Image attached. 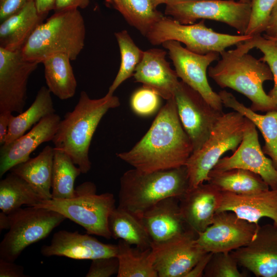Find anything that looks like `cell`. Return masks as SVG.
Segmentation results:
<instances>
[{
	"label": "cell",
	"instance_id": "1",
	"mask_svg": "<svg viewBox=\"0 0 277 277\" xmlns=\"http://www.w3.org/2000/svg\"><path fill=\"white\" fill-rule=\"evenodd\" d=\"M193 151L174 97L167 101L141 140L131 149L117 156L134 168L148 172L185 166Z\"/></svg>",
	"mask_w": 277,
	"mask_h": 277
},
{
	"label": "cell",
	"instance_id": "2",
	"mask_svg": "<svg viewBox=\"0 0 277 277\" xmlns=\"http://www.w3.org/2000/svg\"><path fill=\"white\" fill-rule=\"evenodd\" d=\"M120 105L119 98L108 93L98 99L91 98L85 91L80 93L72 111L61 120L52 140L54 147L64 151L87 173L91 168L89 152L96 129L106 113Z\"/></svg>",
	"mask_w": 277,
	"mask_h": 277
},
{
	"label": "cell",
	"instance_id": "3",
	"mask_svg": "<svg viewBox=\"0 0 277 277\" xmlns=\"http://www.w3.org/2000/svg\"><path fill=\"white\" fill-rule=\"evenodd\" d=\"M221 59L208 69V76L222 88H231L247 97L254 112L277 110V104L264 91L263 84L273 80L267 64L236 47L220 53Z\"/></svg>",
	"mask_w": 277,
	"mask_h": 277
},
{
	"label": "cell",
	"instance_id": "4",
	"mask_svg": "<svg viewBox=\"0 0 277 277\" xmlns=\"http://www.w3.org/2000/svg\"><path fill=\"white\" fill-rule=\"evenodd\" d=\"M189 188L185 166L148 172L133 168L120 178L118 206L140 216L165 198L180 199Z\"/></svg>",
	"mask_w": 277,
	"mask_h": 277
},
{
	"label": "cell",
	"instance_id": "5",
	"mask_svg": "<svg viewBox=\"0 0 277 277\" xmlns=\"http://www.w3.org/2000/svg\"><path fill=\"white\" fill-rule=\"evenodd\" d=\"M86 26L78 9L54 12L35 29L21 53L26 60L42 63L58 53L76 59L85 46Z\"/></svg>",
	"mask_w": 277,
	"mask_h": 277
},
{
	"label": "cell",
	"instance_id": "6",
	"mask_svg": "<svg viewBox=\"0 0 277 277\" xmlns=\"http://www.w3.org/2000/svg\"><path fill=\"white\" fill-rule=\"evenodd\" d=\"M96 191L93 182H85L75 188L73 198L43 200L35 207L59 212L83 227L87 233L110 239L108 219L116 207L115 199L111 193L98 194Z\"/></svg>",
	"mask_w": 277,
	"mask_h": 277
},
{
	"label": "cell",
	"instance_id": "7",
	"mask_svg": "<svg viewBox=\"0 0 277 277\" xmlns=\"http://www.w3.org/2000/svg\"><path fill=\"white\" fill-rule=\"evenodd\" d=\"M247 117L234 111L223 113L218 119L202 147L193 151L186 167L189 188L209 180L208 174L227 151L234 152L241 144Z\"/></svg>",
	"mask_w": 277,
	"mask_h": 277
},
{
	"label": "cell",
	"instance_id": "8",
	"mask_svg": "<svg viewBox=\"0 0 277 277\" xmlns=\"http://www.w3.org/2000/svg\"><path fill=\"white\" fill-rule=\"evenodd\" d=\"M153 45L167 41L184 44L188 50L200 54L218 52L232 46H237L252 37L246 35L219 33L207 27L205 20L197 23L182 24L170 17L164 16L145 36Z\"/></svg>",
	"mask_w": 277,
	"mask_h": 277
},
{
	"label": "cell",
	"instance_id": "9",
	"mask_svg": "<svg viewBox=\"0 0 277 277\" xmlns=\"http://www.w3.org/2000/svg\"><path fill=\"white\" fill-rule=\"evenodd\" d=\"M10 227L0 244V259L14 262L24 249L46 238L66 217L56 211L29 206L9 214Z\"/></svg>",
	"mask_w": 277,
	"mask_h": 277
},
{
	"label": "cell",
	"instance_id": "10",
	"mask_svg": "<svg viewBox=\"0 0 277 277\" xmlns=\"http://www.w3.org/2000/svg\"><path fill=\"white\" fill-rule=\"evenodd\" d=\"M165 14L182 24L198 19L226 24L244 35L248 28L251 4L233 0L170 1L165 4Z\"/></svg>",
	"mask_w": 277,
	"mask_h": 277
},
{
	"label": "cell",
	"instance_id": "11",
	"mask_svg": "<svg viewBox=\"0 0 277 277\" xmlns=\"http://www.w3.org/2000/svg\"><path fill=\"white\" fill-rule=\"evenodd\" d=\"M174 99L181 122L193 151H196L207 140L224 112L212 107L200 93L182 81L175 90Z\"/></svg>",
	"mask_w": 277,
	"mask_h": 277
},
{
	"label": "cell",
	"instance_id": "12",
	"mask_svg": "<svg viewBox=\"0 0 277 277\" xmlns=\"http://www.w3.org/2000/svg\"><path fill=\"white\" fill-rule=\"evenodd\" d=\"M162 45L168 50L178 77L200 93L212 107L223 111L221 99L212 90L207 78L209 66L219 60L220 53L197 54L183 47L181 43L172 40L166 41Z\"/></svg>",
	"mask_w": 277,
	"mask_h": 277
},
{
	"label": "cell",
	"instance_id": "13",
	"mask_svg": "<svg viewBox=\"0 0 277 277\" xmlns=\"http://www.w3.org/2000/svg\"><path fill=\"white\" fill-rule=\"evenodd\" d=\"M38 65L24 59L21 50L0 48V113L24 111L28 80Z\"/></svg>",
	"mask_w": 277,
	"mask_h": 277
},
{
	"label": "cell",
	"instance_id": "14",
	"mask_svg": "<svg viewBox=\"0 0 277 277\" xmlns=\"http://www.w3.org/2000/svg\"><path fill=\"white\" fill-rule=\"evenodd\" d=\"M259 225L239 217L231 211H219L212 223L197 235V245L206 252H230L254 238Z\"/></svg>",
	"mask_w": 277,
	"mask_h": 277
},
{
	"label": "cell",
	"instance_id": "15",
	"mask_svg": "<svg viewBox=\"0 0 277 277\" xmlns=\"http://www.w3.org/2000/svg\"><path fill=\"white\" fill-rule=\"evenodd\" d=\"M197 235L188 229L167 241L152 243L158 277H185L206 253L196 244Z\"/></svg>",
	"mask_w": 277,
	"mask_h": 277
},
{
	"label": "cell",
	"instance_id": "16",
	"mask_svg": "<svg viewBox=\"0 0 277 277\" xmlns=\"http://www.w3.org/2000/svg\"><path fill=\"white\" fill-rule=\"evenodd\" d=\"M246 169L260 175L272 189H277V169L260 145L255 125L248 118L242 141L232 155L221 158L213 168Z\"/></svg>",
	"mask_w": 277,
	"mask_h": 277
},
{
	"label": "cell",
	"instance_id": "17",
	"mask_svg": "<svg viewBox=\"0 0 277 277\" xmlns=\"http://www.w3.org/2000/svg\"><path fill=\"white\" fill-rule=\"evenodd\" d=\"M230 253L256 276L277 277V225H259L251 242Z\"/></svg>",
	"mask_w": 277,
	"mask_h": 277
},
{
	"label": "cell",
	"instance_id": "18",
	"mask_svg": "<svg viewBox=\"0 0 277 277\" xmlns=\"http://www.w3.org/2000/svg\"><path fill=\"white\" fill-rule=\"evenodd\" d=\"M43 256H65L75 260H91L116 256L117 245L105 244L89 234L65 230L55 233L49 245L41 249Z\"/></svg>",
	"mask_w": 277,
	"mask_h": 277
},
{
	"label": "cell",
	"instance_id": "19",
	"mask_svg": "<svg viewBox=\"0 0 277 277\" xmlns=\"http://www.w3.org/2000/svg\"><path fill=\"white\" fill-rule=\"evenodd\" d=\"M61 118L54 113L43 118L22 136L0 149V177L13 167L29 160L40 145L52 141Z\"/></svg>",
	"mask_w": 277,
	"mask_h": 277
},
{
	"label": "cell",
	"instance_id": "20",
	"mask_svg": "<svg viewBox=\"0 0 277 277\" xmlns=\"http://www.w3.org/2000/svg\"><path fill=\"white\" fill-rule=\"evenodd\" d=\"M221 200L222 192L209 183L189 188L180 198L181 214L187 228L197 235L204 232L212 223Z\"/></svg>",
	"mask_w": 277,
	"mask_h": 277
},
{
	"label": "cell",
	"instance_id": "21",
	"mask_svg": "<svg viewBox=\"0 0 277 277\" xmlns=\"http://www.w3.org/2000/svg\"><path fill=\"white\" fill-rule=\"evenodd\" d=\"M166 51L157 48L144 51L133 76L135 82L151 88L167 101L174 97L180 81L175 71L166 61Z\"/></svg>",
	"mask_w": 277,
	"mask_h": 277
},
{
	"label": "cell",
	"instance_id": "22",
	"mask_svg": "<svg viewBox=\"0 0 277 277\" xmlns=\"http://www.w3.org/2000/svg\"><path fill=\"white\" fill-rule=\"evenodd\" d=\"M231 211L239 217L259 225V220L268 217L277 225V189L249 194L222 192V200L216 212Z\"/></svg>",
	"mask_w": 277,
	"mask_h": 277
},
{
	"label": "cell",
	"instance_id": "23",
	"mask_svg": "<svg viewBox=\"0 0 277 277\" xmlns=\"http://www.w3.org/2000/svg\"><path fill=\"white\" fill-rule=\"evenodd\" d=\"M139 217L152 243L167 241L189 229L182 217L177 197L160 201Z\"/></svg>",
	"mask_w": 277,
	"mask_h": 277
},
{
	"label": "cell",
	"instance_id": "24",
	"mask_svg": "<svg viewBox=\"0 0 277 277\" xmlns=\"http://www.w3.org/2000/svg\"><path fill=\"white\" fill-rule=\"evenodd\" d=\"M44 19L38 13L33 0L31 1L1 22L0 48L11 51L21 50Z\"/></svg>",
	"mask_w": 277,
	"mask_h": 277
},
{
	"label": "cell",
	"instance_id": "25",
	"mask_svg": "<svg viewBox=\"0 0 277 277\" xmlns=\"http://www.w3.org/2000/svg\"><path fill=\"white\" fill-rule=\"evenodd\" d=\"M223 106L240 112L251 121L262 133L265 141L262 150L269 156L277 169V110L260 114L238 101L225 90L218 93Z\"/></svg>",
	"mask_w": 277,
	"mask_h": 277
},
{
	"label": "cell",
	"instance_id": "26",
	"mask_svg": "<svg viewBox=\"0 0 277 277\" xmlns=\"http://www.w3.org/2000/svg\"><path fill=\"white\" fill-rule=\"evenodd\" d=\"M54 147L46 146L34 157L13 167L10 171L27 182L43 200H50Z\"/></svg>",
	"mask_w": 277,
	"mask_h": 277
},
{
	"label": "cell",
	"instance_id": "27",
	"mask_svg": "<svg viewBox=\"0 0 277 277\" xmlns=\"http://www.w3.org/2000/svg\"><path fill=\"white\" fill-rule=\"evenodd\" d=\"M70 61L67 55L58 53L45 58L42 62L47 87L51 93L62 100L72 97L77 88V81Z\"/></svg>",
	"mask_w": 277,
	"mask_h": 277
},
{
	"label": "cell",
	"instance_id": "28",
	"mask_svg": "<svg viewBox=\"0 0 277 277\" xmlns=\"http://www.w3.org/2000/svg\"><path fill=\"white\" fill-rule=\"evenodd\" d=\"M54 113L55 110L51 93L47 87L42 86L27 110L17 115L11 114L4 144H8L22 136L43 118Z\"/></svg>",
	"mask_w": 277,
	"mask_h": 277
},
{
	"label": "cell",
	"instance_id": "29",
	"mask_svg": "<svg viewBox=\"0 0 277 277\" xmlns=\"http://www.w3.org/2000/svg\"><path fill=\"white\" fill-rule=\"evenodd\" d=\"M208 183L221 192L249 194L268 190L269 186L258 174L250 171L233 168L226 170L212 169L208 174Z\"/></svg>",
	"mask_w": 277,
	"mask_h": 277
},
{
	"label": "cell",
	"instance_id": "30",
	"mask_svg": "<svg viewBox=\"0 0 277 277\" xmlns=\"http://www.w3.org/2000/svg\"><path fill=\"white\" fill-rule=\"evenodd\" d=\"M108 227L111 237L141 249L151 247L152 240L140 217L119 206L111 213Z\"/></svg>",
	"mask_w": 277,
	"mask_h": 277
},
{
	"label": "cell",
	"instance_id": "31",
	"mask_svg": "<svg viewBox=\"0 0 277 277\" xmlns=\"http://www.w3.org/2000/svg\"><path fill=\"white\" fill-rule=\"evenodd\" d=\"M43 200L27 182L12 172L0 181V209L7 214L23 205L35 206Z\"/></svg>",
	"mask_w": 277,
	"mask_h": 277
},
{
	"label": "cell",
	"instance_id": "32",
	"mask_svg": "<svg viewBox=\"0 0 277 277\" xmlns=\"http://www.w3.org/2000/svg\"><path fill=\"white\" fill-rule=\"evenodd\" d=\"M116 256L119 262L117 277H158L151 247L141 249L119 240Z\"/></svg>",
	"mask_w": 277,
	"mask_h": 277
},
{
	"label": "cell",
	"instance_id": "33",
	"mask_svg": "<svg viewBox=\"0 0 277 277\" xmlns=\"http://www.w3.org/2000/svg\"><path fill=\"white\" fill-rule=\"evenodd\" d=\"M127 22L146 36L164 15L156 9L152 0H107Z\"/></svg>",
	"mask_w": 277,
	"mask_h": 277
},
{
	"label": "cell",
	"instance_id": "34",
	"mask_svg": "<svg viewBox=\"0 0 277 277\" xmlns=\"http://www.w3.org/2000/svg\"><path fill=\"white\" fill-rule=\"evenodd\" d=\"M54 148L51 182L52 199H69L74 197L76 179L80 169L64 151Z\"/></svg>",
	"mask_w": 277,
	"mask_h": 277
},
{
	"label": "cell",
	"instance_id": "35",
	"mask_svg": "<svg viewBox=\"0 0 277 277\" xmlns=\"http://www.w3.org/2000/svg\"><path fill=\"white\" fill-rule=\"evenodd\" d=\"M121 55L119 70L109 88L108 93L113 94L116 89L125 81L133 75L142 60L144 52L134 43L127 30L115 33Z\"/></svg>",
	"mask_w": 277,
	"mask_h": 277
},
{
	"label": "cell",
	"instance_id": "36",
	"mask_svg": "<svg viewBox=\"0 0 277 277\" xmlns=\"http://www.w3.org/2000/svg\"><path fill=\"white\" fill-rule=\"evenodd\" d=\"M236 46L244 52L248 53L252 49L256 48L263 53V56L260 60L269 67L274 82L273 87L268 95L277 104V45L272 40L258 35Z\"/></svg>",
	"mask_w": 277,
	"mask_h": 277
},
{
	"label": "cell",
	"instance_id": "37",
	"mask_svg": "<svg viewBox=\"0 0 277 277\" xmlns=\"http://www.w3.org/2000/svg\"><path fill=\"white\" fill-rule=\"evenodd\" d=\"M238 264L230 252H214L204 270L205 277H246L241 272Z\"/></svg>",
	"mask_w": 277,
	"mask_h": 277
},
{
	"label": "cell",
	"instance_id": "38",
	"mask_svg": "<svg viewBox=\"0 0 277 277\" xmlns=\"http://www.w3.org/2000/svg\"><path fill=\"white\" fill-rule=\"evenodd\" d=\"M277 0H251L250 21L245 35L253 36L264 32Z\"/></svg>",
	"mask_w": 277,
	"mask_h": 277
},
{
	"label": "cell",
	"instance_id": "39",
	"mask_svg": "<svg viewBox=\"0 0 277 277\" xmlns=\"http://www.w3.org/2000/svg\"><path fill=\"white\" fill-rule=\"evenodd\" d=\"M161 97L153 90L143 86L131 95L130 107L136 114L141 116H148L159 109Z\"/></svg>",
	"mask_w": 277,
	"mask_h": 277
},
{
	"label": "cell",
	"instance_id": "40",
	"mask_svg": "<svg viewBox=\"0 0 277 277\" xmlns=\"http://www.w3.org/2000/svg\"><path fill=\"white\" fill-rule=\"evenodd\" d=\"M119 262L116 256L104 257L92 260L86 277H110L117 274Z\"/></svg>",
	"mask_w": 277,
	"mask_h": 277
},
{
	"label": "cell",
	"instance_id": "41",
	"mask_svg": "<svg viewBox=\"0 0 277 277\" xmlns=\"http://www.w3.org/2000/svg\"><path fill=\"white\" fill-rule=\"evenodd\" d=\"M32 0H0V22L23 8Z\"/></svg>",
	"mask_w": 277,
	"mask_h": 277
},
{
	"label": "cell",
	"instance_id": "42",
	"mask_svg": "<svg viewBox=\"0 0 277 277\" xmlns=\"http://www.w3.org/2000/svg\"><path fill=\"white\" fill-rule=\"evenodd\" d=\"M1 277H26L23 266L0 259Z\"/></svg>",
	"mask_w": 277,
	"mask_h": 277
},
{
	"label": "cell",
	"instance_id": "43",
	"mask_svg": "<svg viewBox=\"0 0 277 277\" xmlns=\"http://www.w3.org/2000/svg\"><path fill=\"white\" fill-rule=\"evenodd\" d=\"M90 0H56L54 12L74 9H85L89 5Z\"/></svg>",
	"mask_w": 277,
	"mask_h": 277
},
{
	"label": "cell",
	"instance_id": "44",
	"mask_svg": "<svg viewBox=\"0 0 277 277\" xmlns=\"http://www.w3.org/2000/svg\"><path fill=\"white\" fill-rule=\"evenodd\" d=\"M264 36L270 39H277V3L270 14Z\"/></svg>",
	"mask_w": 277,
	"mask_h": 277
},
{
	"label": "cell",
	"instance_id": "45",
	"mask_svg": "<svg viewBox=\"0 0 277 277\" xmlns=\"http://www.w3.org/2000/svg\"><path fill=\"white\" fill-rule=\"evenodd\" d=\"M212 252H206L197 262L194 266L186 274L185 277H201L211 256Z\"/></svg>",
	"mask_w": 277,
	"mask_h": 277
},
{
	"label": "cell",
	"instance_id": "46",
	"mask_svg": "<svg viewBox=\"0 0 277 277\" xmlns=\"http://www.w3.org/2000/svg\"><path fill=\"white\" fill-rule=\"evenodd\" d=\"M56 0H33L39 15L46 18L48 14L54 8Z\"/></svg>",
	"mask_w": 277,
	"mask_h": 277
},
{
	"label": "cell",
	"instance_id": "47",
	"mask_svg": "<svg viewBox=\"0 0 277 277\" xmlns=\"http://www.w3.org/2000/svg\"><path fill=\"white\" fill-rule=\"evenodd\" d=\"M12 114V113L9 112L0 113V145L1 146L5 144L8 131L10 118Z\"/></svg>",
	"mask_w": 277,
	"mask_h": 277
},
{
	"label": "cell",
	"instance_id": "48",
	"mask_svg": "<svg viewBox=\"0 0 277 277\" xmlns=\"http://www.w3.org/2000/svg\"><path fill=\"white\" fill-rule=\"evenodd\" d=\"M10 227V220L9 215L1 212L0 213V229L3 230L4 229L8 230Z\"/></svg>",
	"mask_w": 277,
	"mask_h": 277
},
{
	"label": "cell",
	"instance_id": "49",
	"mask_svg": "<svg viewBox=\"0 0 277 277\" xmlns=\"http://www.w3.org/2000/svg\"><path fill=\"white\" fill-rule=\"evenodd\" d=\"M175 0H152V3L155 7L162 4H166L167 2ZM179 1H195V0H179Z\"/></svg>",
	"mask_w": 277,
	"mask_h": 277
},
{
	"label": "cell",
	"instance_id": "50",
	"mask_svg": "<svg viewBox=\"0 0 277 277\" xmlns=\"http://www.w3.org/2000/svg\"><path fill=\"white\" fill-rule=\"evenodd\" d=\"M238 1L244 3H250L251 2V0H239Z\"/></svg>",
	"mask_w": 277,
	"mask_h": 277
},
{
	"label": "cell",
	"instance_id": "51",
	"mask_svg": "<svg viewBox=\"0 0 277 277\" xmlns=\"http://www.w3.org/2000/svg\"><path fill=\"white\" fill-rule=\"evenodd\" d=\"M268 39H270V38H268ZM270 39L273 41L274 43L277 45V39Z\"/></svg>",
	"mask_w": 277,
	"mask_h": 277
}]
</instances>
